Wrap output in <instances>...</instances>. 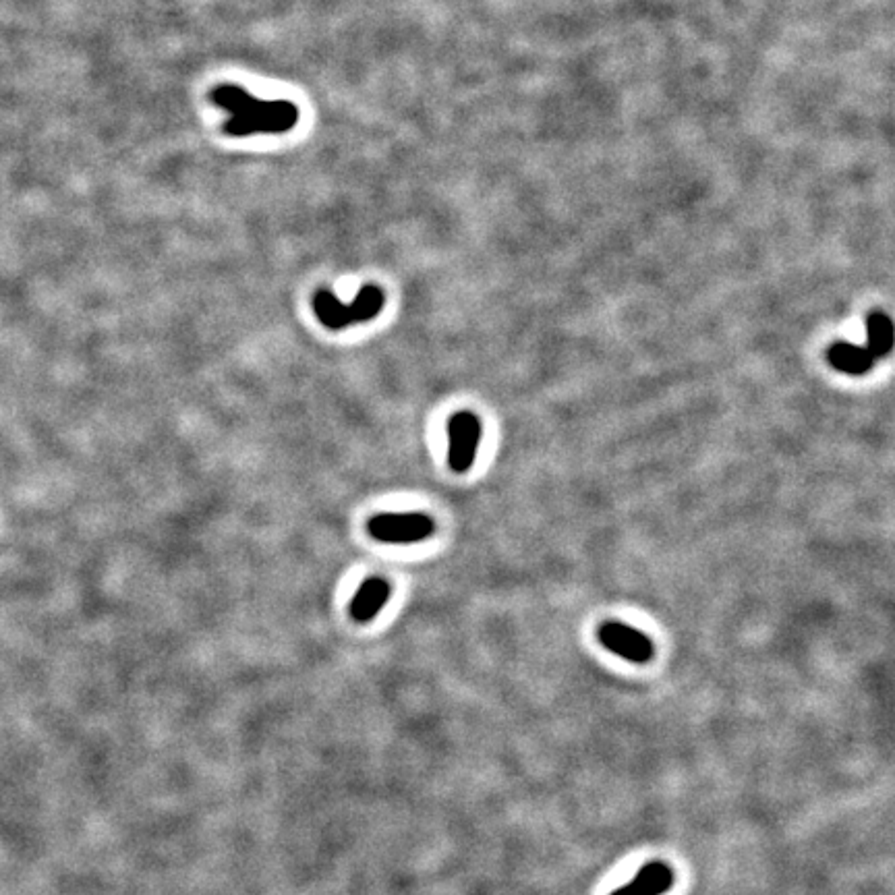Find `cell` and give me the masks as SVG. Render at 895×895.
Instances as JSON below:
<instances>
[{"instance_id": "1", "label": "cell", "mask_w": 895, "mask_h": 895, "mask_svg": "<svg viewBox=\"0 0 895 895\" xmlns=\"http://www.w3.org/2000/svg\"><path fill=\"white\" fill-rule=\"evenodd\" d=\"M210 100L228 114L224 131L233 137L286 133L299 123V108L293 102L259 100L230 83L212 90Z\"/></svg>"}, {"instance_id": "2", "label": "cell", "mask_w": 895, "mask_h": 895, "mask_svg": "<svg viewBox=\"0 0 895 895\" xmlns=\"http://www.w3.org/2000/svg\"><path fill=\"white\" fill-rule=\"evenodd\" d=\"M315 317L328 330H342L361 322H369L386 305V295L380 286H363L353 303H342L332 291H317L311 299Z\"/></svg>"}, {"instance_id": "3", "label": "cell", "mask_w": 895, "mask_h": 895, "mask_svg": "<svg viewBox=\"0 0 895 895\" xmlns=\"http://www.w3.org/2000/svg\"><path fill=\"white\" fill-rule=\"evenodd\" d=\"M367 531L382 543H419L436 533V521L423 512H384L371 518Z\"/></svg>"}, {"instance_id": "4", "label": "cell", "mask_w": 895, "mask_h": 895, "mask_svg": "<svg viewBox=\"0 0 895 895\" xmlns=\"http://www.w3.org/2000/svg\"><path fill=\"white\" fill-rule=\"evenodd\" d=\"M448 465L454 473H467L483 438V425L471 411H458L448 421Z\"/></svg>"}, {"instance_id": "5", "label": "cell", "mask_w": 895, "mask_h": 895, "mask_svg": "<svg viewBox=\"0 0 895 895\" xmlns=\"http://www.w3.org/2000/svg\"><path fill=\"white\" fill-rule=\"evenodd\" d=\"M601 645L632 663H647L655 655L653 641L641 630L622 622H605L599 628Z\"/></svg>"}, {"instance_id": "6", "label": "cell", "mask_w": 895, "mask_h": 895, "mask_svg": "<svg viewBox=\"0 0 895 895\" xmlns=\"http://www.w3.org/2000/svg\"><path fill=\"white\" fill-rule=\"evenodd\" d=\"M674 885V873L666 862H649L632 883L616 889L612 895H663Z\"/></svg>"}, {"instance_id": "7", "label": "cell", "mask_w": 895, "mask_h": 895, "mask_svg": "<svg viewBox=\"0 0 895 895\" xmlns=\"http://www.w3.org/2000/svg\"><path fill=\"white\" fill-rule=\"evenodd\" d=\"M390 599V585L382 576H371L351 601V618L355 622H369L384 608Z\"/></svg>"}, {"instance_id": "8", "label": "cell", "mask_w": 895, "mask_h": 895, "mask_svg": "<svg viewBox=\"0 0 895 895\" xmlns=\"http://www.w3.org/2000/svg\"><path fill=\"white\" fill-rule=\"evenodd\" d=\"M873 353L866 346L852 342H833L827 351V363L846 375H864L875 365Z\"/></svg>"}, {"instance_id": "9", "label": "cell", "mask_w": 895, "mask_h": 895, "mask_svg": "<svg viewBox=\"0 0 895 895\" xmlns=\"http://www.w3.org/2000/svg\"><path fill=\"white\" fill-rule=\"evenodd\" d=\"M893 340L895 330L891 317L881 309L871 311L869 320H866V349L873 353L875 359H883L891 353Z\"/></svg>"}]
</instances>
